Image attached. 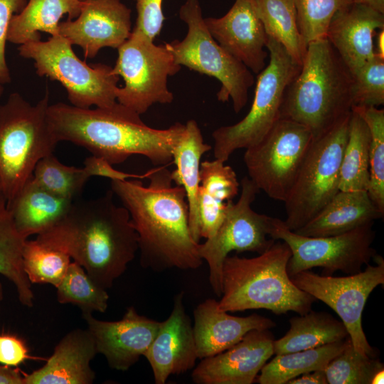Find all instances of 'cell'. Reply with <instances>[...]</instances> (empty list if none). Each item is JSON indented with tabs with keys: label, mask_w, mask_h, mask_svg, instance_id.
Instances as JSON below:
<instances>
[{
	"label": "cell",
	"mask_w": 384,
	"mask_h": 384,
	"mask_svg": "<svg viewBox=\"0 0 384 384\" xmlns=\"http://www.w3.org/2000/svg\"><path fill=\"white\" fill-rule=\"evenodd\" d=\"M146 178V186L138 178L110 180L137 234L140 265L158 272L199 268L203 260L190 232L184 188L173 186L166 166L147 171Z\"/></svg>",
	"instance_id": "obj_1"
},
{
	"label": "cell",
	"mask_w": 384,
	"mask_h": 384,
	"mask_svg": "<svg viewBox=\"0 0 384 384\" xmlns=\"http://www.w3.org/2000/svg\"><path fill=\"white\" fill-rule=\"evenodd\" d=\"M36 239L68 254L105 289L124 274L139 249L129 212L115 203L111 190L74 201L63 218Z\"/></svg>",
	"instance_id": "obj_2"
},
{
	"label": "cell",
	"mask_w": 384,
	"mask_h": 384,
	"mask_svg": "<svg viewBox=\"0 0 384 384\" xmlns=\"http://www.w3.org/2000/svg\"><path fill=\"white\" fill-rule=\"evenodd\" d=\"M48 119L58 142L82 146L112 166L132 155L145 156L154 166L168 165L185 128L180 122L166 129L150 127L139 114L117 102L94 109L58 102L49 105Z\"/></svg>",
	"instance_id": "obj_3"
},
{
	"label": "cell",
	"mask_w": 384,
	"mask_h": 384,
	"mask_svg": "<svg viewBox=\"0 0 384 384\" xmlns=\"http://www.w3.org/2000/svg\"><path fill=\"white\" fill-rule=\"evenodd\" d=\"M352 75L327 38L307 45L300 70L288 86L281 117L323 135L351 112Z\"/></svg>",
	"instance_id": "obj_4"
},
{
	"label": "cell",
	"mask_w": 384,
	"mask_h": 384,
	"mask_svg": "<svg viewBox=\"0 0 384 384\" xmlns=\"http://www.w3.org/2000/svg\"><path fill=\"white\" fill-rule=\"evenodd\" d=\"M277 240L255 257H226L218 302L221 310L265 309L277 315L288 311L302 315L311 310L316 299L292 282L287 270L290 248L284 241Z\"/></svg>",
	"instance_id": "obj_5"
},
{
	"label": "cell",
	"mask_w": 384,
	"mask_h": 384,
	"mask_svg": "<svg viewBox=\"0 0 384 384\" xmlns=\"http://www.w3.org/2000/svg\"><path fill=\"white\" fill-rule=\"evenodd\" d=\"M49 105L48 90L34 105L18 92L0 105V192L7 203L58 144L48 119Z\"/></svg>",
	"instance_id": "obj_6"
},
{
	"label": "cell",
	"mask_w": 384,
	"mask_h": 384,
	"mask_svg": "<svg viewBox=\"0 0 384 384\" xmlns=\"http://www.w3.org/2000/svg\"><path fill=\"white\" fill-rule=\"evenodd\" d=\"M270 60L257 75L254 99L240 122L223 126L212 133L215 159L226 162L236 150L258 143L281 118L286 90L298 74L296 63L282 44L267 37Z\"/></svg>",
	"instance_id": "obj_7"
},
{
	"label": "cell",
	"mask_w": 384,
	"mask_h": 384,
	"mask_svg": "<svg viewBox=\"0 0 384 384\" xmlns=\"http://www.w3.org/2000/svg\"><path fill=\"white\" fill-rule=\"evenodd\" d=\"M70 42L61 35L47 41H33L20 45L18 54L33 61L39 77H47L62 84L70 105L80 108L105 107L117 102L119 77L112 67L89 65L75 53Z\"/></svg>",
	"instance_id": "obj_8"
},
{
	"label": "cell",
	"mask_w": 384,
	"mask_h": 384,
	"mask_svg": "<svg viewBox=\"0 0 384 384\" xmlns=\"http://www.w3.org/2000/svg\"><path fill=\"white\" fill-rule=\"evenodd\" d=\"M179 17L188 26L185 38L164 43L175 62L191 70L216 78L220 83L218 101L231 99L235 113L246 105L255 82L252 72L213 38L202 15L199 0H186Z\"/></svg>",
	"instance_id": "obj_9"
},
{
	"label": "cell",
	"mask_w": 384,
	"mask_h": 384,
	"mask_svg": "<svg viewBox=\"0 0 384 384\" xmlns=\"http://www.w3.org/2000/svg\"><path fill=\"white\" fill-rule=\"evenodd\" d=\"M350 115L314 139L292 188L284 202V225L295 231L312 219L339 190L340 170Z\"/></svg>",
	"instance_id": "obj_10"
},
{
	"label": "cell",
	"mask_w": 384,
	"mask_h": 384,
	"mask_svg": "<svg viewBox=\"0 0 384 384\" xmlns=\"http://www.w3.org/2000/svg\"><path fill=\"white\" fill-rule=\"evenodd\" d=\"M118 56L112 72L122 77L124 85L118 87L117 102L140 115L154 104H169L174 95L168 78L181 68L165 44L156 45L139 30L134 28L117 48Z\"/></svg>",
	"instance_id": "obj_11"
},
{
	"label": "cell",
	"mask_w": 384,
	"mask_h": 384,
	"mask_svg": "<svg viewBox=\"0 0 384 384\" xmlns=\"http://www.w3.org/2000/svg\"><path fill=\"white\" fill-rule=\"evenodd\" d=\"M373 225L369 223L337 235L308 237L290 230L282 220L272 218L269 235L289 247V277L314 267H321L325 275L336 271L353 274L361 272L377 254L372 247L375 237Z\"/></svg>",
	"instance_id": "obj_12"
},
{
	"label": "cell",
	"mask_w": 384,
	"mask_h": 384,
	"mask_svg": "<svg viewBox=\"0 0 384 384\" xmlns=\"http://www.w3.org/2000/svg\"><path fill=\"white\" fill-rule=\"evenodd\" d=\"M314 140L310 130L281 117L243 156L248 177L270 198L284 202Z\"/></svg>",
	"instance_id": "obj_13"
},
{
	"label": "cell",
	"mask_w": 384,
	"mask_h": 384,
	"mask_svg": "<svg viewBox=\"0 0 384 384\" xmlns=\"http://www.w3.org/2000/svg\"><path fill=\"white\" fill-rule=\"evenodd\" d=\"M240 183L239 199L236 203L232 201L228 203L216 233L198 245L201 258L208 265L209 282L218 297L222 295L223 265L230 252L260 254L275 242L269 235L272 217L258 213L252 208L259 189L247 176L243 177Z\"/></svg>",
	"instance_id": "obj_14"
},
{
	"label": "cell",
	"mask_w": 384,
	"mask_h": 384,
	"mask_svg": "<svg viewBox=\"0 0 384 384\" xmlns=\"http://www.w3.org/2000/svg\"><path fill=\"white\" fill-rule=\"evenodd\" d=\"M375 265L365 270L345 277L319 275L309 270L290 277L300 289L331 308L344 324L354 348L362 354L375 358L362 326V314L370 293L384 284V260L376 254Z\"/></svg>",
	"instance_id": "obj_15"
},
{
	"label": "cell",
	"mask_w": 384,
	"mask_h": 384,
	"mask_svg": "<svg viewBox=\"0 0 384 384\" xmlns=\"http://www.w3.org/2000/svg\"><path fill=\"white\" fill-rule=\"evenodd\" d=\"M131 26V9L120 0H83L77 18L60 22L59 33L92 58L103 48L117 49Z\"/></svg>",
	"instance_id": "obj_16"
},
{
	"label": "cell",
	"mask_w": 384,
	"mask_h": 384,
	"mask_svg": "<svg viewBox=\"0 0 384 384\" xmlns=\"http://www.w3.org/2000/svg\"><path fill=\"white\" fill-rule=\"evenodd\" d=\"M87 329L109 366L125 371L147 351L161 325L160 321L140 315L129 306L122 318L108 321L97 319L92 314H82Z\"/></svg>",
	"instance_id": "obj_17"
},
{
	"label": "cell",
	"mask_w": 384,
	"mask_h": 384,
	"mask_svg": "<svg viewBox=\"0 0 384 384\" xmlns=\"http://www.w3.org/2000/svg\"><path fill=\"white\" fill-rule=\"evenodd\" d=\"M274 341L269 329L252 330L230 348L201 359L192 380L196 384H252L274 355Z\"/></svg>",
	"instance_id": "obj_18"
},
{
	"label": "cell",
	"mask_w": 384,
	"mask_h": 384,
	"mask_svg": "<svg viewBox=\"0 0 384 384\" xmlns=\"http://www.w3.org/2000/svg\"><path fill=\"white\" fill-rule=\"evenodd\" d=\"M184 292L174 299L169 316L161 322L159 331L144 356L148 361L156 384L166 383L171 375L192 369L198 359L193 326L183 306Z\"/></svg>",
	"instance_id": "obj_19"
},
{
	"label": "cell",
	"mask_w": 384,
	"mask_h": 384,
	"mask_svg": "<svg viewBox=\"0 0 384 384\" xmlns=\"http://www.w3.org/2000/svg\"><path fill=\"white\" fill-rule=\"evenodd\" d=\"M213 38L225 50L258 74L266 66L267 36L251 0H235L220 18H205Z\"/></svg>",
	"instance_id": "obj_20"
},
{
	"label": "cell",
	"mask_w": 384,
	"mask_h": 384,
	"mask_svg": "<svg viewBox=\"0 0 384 384\" xmlns=\"http://www.w3.org/2000/svg\"><path fill=\"white\" fill-rule=\"evenodd\" d=\"M383 28L384 14L352 1L336 13L326 38L353 74L375 55L374 36Z\"/></svg>",
	"instance_id": "obj_21"
},
{
	"label": "cell",
	"mask_w": 384,
	"mask_h": 384,
	"mask_svg": "<svg viewBox=\"0 0 384 384\" xmlns=\"http://www.w3.org/2000/svg\"><path fill=\"white\" fill-rule=\"evenodd\" d=\"M193 316V329L199 359L230 348L252 330H270L276 326L270 319L257 314L244 317L230 315L221 310L214 299L199 304Z\"/></svg>",
	"instance_id": "obj_22"
},
{
	"label": "cell",
	"mask_w": 384,
	"mask_h": 384,
	"mask_svg": "<svg viewBox=\"0 0 384 384\" xmlns=\"http://www.w3.org/2000/svg\"><path fill=\"white\" fill-rule=\"evenodd\" d=\"M97 354L88 329L66 334L40 368L24 375V384H92L95 373L90 363Z\"/></svg>",
	"instance_id": "obj_23"
},
{
	"label": "cell",
	"mask_w": 384,
	"mask_h": 384,
	"mask_svg": "<svg viewBox=\"0 0 384 384\" xmlns=\"http://www.w3.org/2000/svg\"><path fill=\"white\" fill-rule=\"evenodd\" d=\"M367 191H339L308 223L294 232L308 237L346 233L383 217Z\"/></svg>",
	"instance_id": "obj_24"
},
{
	"label": "cell",
	"mask_w": 384,
	"mask_h": 384,
	"mask_svg": "<svg viewBox=\"0 0 384 384\" xmlns=\"http://www.w3.org/2000/svg\"><path fill=\"white\" fill-rule=\"evenodd\" d=\"M215 159L201 163L198 193L200 238L213 237L222 223L228 203L238 194L240 183L233 169Z\"/></svg>",
	"instance_id": "obj_25"
},
{
	"label": "cell",
	"mask_w": 384,
	"mask_h": 384,
	"mask_svg": "<svg viewBox=\"0 0 384 384\" xmlns=\"http://www.w3.org/2000/svg\"><path fill=\"white\" fill-rule=\"evenodd\" d=\"M212 146L204 142L201 129L194 119L185 124L184 131L173 150L176 169L171 171L173 182L182 186L188 206V224L193 240L199 243L198 193L202 156Z\"/></svg>",
	"instance_id": "obj_26"
},
{
	"label": "cell",
	"mask_w": 384,
	"mask_h": 384,
	"mask_svg": "<svg viewBox=\"0 0 384 384\" xmlns=\"http://www.w3.org/2000/svg\"><path fill=\"white\" fill-rule=\"evenodd\" d=\"M73 202L44 189L31 177L7 205L18 230L28 239L56 224Z\"/></svg>",
	"instance_id": "obj_27"
},
{
	"label": "cell",
	"mask_w": 384,
	"mask_h": 384,
	"mask_svg": "<svg viewBox=\"0 0 384 384\" xmlns=\"http://www.w3.org/2000/svg\"><path fill=\"white\" fill-rule=\"evenodd\" d=\"M82 5V0H28L23 9L12 16L7 41L20 46L41 40L40 32L58 36L62 17L67 14L68 20L75 19Z\"/></svg>",
	"instance_id": "obj_28"
},
{
	"label": "cell",
	"mask_w": 384,
	"mask_h": 384,
	"mask_svg": "<svg viewBox=\"0 0 384 384\" xmlns=\"http://www.w3.org/2000/svg\"><path fill=\"white\" fill-rule=\"evenodd\" d=\"M289 329L273 343L274 354L316 348L348 336L342 321L324 311H309L289 319Z\"/></svg>",
	"instance_id": "obj_29"
},
{
	"label": "cell",
	"mask_w": 384,
	"mask_h": 384,
	"mask_svg": "<svg viewBox=\"0 0 384 384\" xmlns=\"http://www.w3.org/2000/svg\"><path fill=\"white\" fill-rule=\"evenodd\" d=\"M26 240L18 230L7 201L0 192V274L14 285L20 303L32 307L34 299L32 284L23 270L22 260Z\"/></svg>",
	"instance_id": "obj_30"
},
{
	"label": "cell",
	"mask_w": 384,
	"mask_h": 384,
	"mask_svg": "<svg viewBox=\"0 0 384 384\" xmlns=\"http://www.w3.org/2000/svg\"><path fill=\"white\" fill-rule=\"evenodd\" d=\"M348 337L314 348L277 354L265 364L256 381L260 384H287L304 373L324 370L329 362L345 347Z\"/></svg>",
	"instance_id": "obj_31"
},
{
	"label": "cell",
	"mask_w": 384,
	"mask_h": 384,
	"mask_svg": "<svg viewBox=\"0 0 384 384\" xmlns=\"http://www.w3.org/2000/svg\"><path fill=\"white\" fill-rule=\"evenodd\" d=\"M267 37L283 46L302 65L307 45L299 31L293 0H251Z\"/></svg>",
	"instance_id": "obj_32"
},
{
	"label": "cell",
	"mask_w": 384,
	"mask_h": 384,
	"mask_svg": "<svg viewBox=\"0 0 384 384\" xmlns=\"http://www.w3.org/2000/svg\"><path fill=\"white\" fill-rule=\"evenodd\" d=\"M370 136L366 122L351 110L340 170V191H367Z\"/></svg>",
	"instance_id": "obj_33"
},
{
	"label": "cell",
	"mask_w": 384,
	"mask_h": 384,
	"mask_svg": "<svg viewBox=\"0 0 384 384\" xmlns=\"http://www.w3.org/2000/svg\"><path fill=\"white\" fill-rule=\"evenodd\" d=\"M57 289V300L60 304L77 306L82 312L104 313L108 306L107 289L98 286L82 267L71 261Z\"/></svg>",
	"instance_id": "obj_34"
},
{
	"label": "cell",
	"mask_w": 384,
	"mask_h": 384,
	"mask_svg": "<svg viewBox=\"0 0 384 384\" xmlns=\"http://www.w3.org/2000/svg\"><path fill=\"white\" fill-rule=\"evenodd\" d=\"M366 122L370 136L368 194L384 214V110L373 106H353Z\"/></svg>",
	"instance_id": "obj_35"
},
{
	"label": "cell",
	"mask_w": 384,
	"mask_h": 384,
	"mask_svg": "<svg viewBox=\"0 0 384 384\" xmlns=\"http://www.w3.org/2000/svg\"><path fill=\"white\" fill-rule=\"evenodd\" d=\"M23 270L31 284H48L56 287L71 262L65 252L35 240H26L22 250Z\"/></svg>",
	"instance_id": "obj_36"
},
{
	"label": "cell",
	"mask_w": 384,
	"mask_h": 384,
	"mask_svg": "<svg viewBox=\"0 0 384 384\" xmlns=\"http://www.w3.org/2000/svg\"><path fill=\"white\" fill-rule=\"evenodd\" d=\"M32 177L48 191L73 201L81 195L90 178L83 167L66 166L53 154L43 157L37 163Z\"/></svg>",
	"instance_id": "obj_37"
},
{
	"label": "cell",
	"mask_w": 384,
	"mask_h": 384,
	"mask_svg": "<svg viewBox=\"0 0 384 384\" xmlns=\"http://www.w3.org/2000/svg\"><path fill=\"white\" fill-rule=\"evenodd\" d=\"M383 364L375 358L357 351L348 338L343 350L324 368L329 384H370L373 375Z\"/></svg>",
	"instance_id": "obj_38"
},
{
	"label": "cell",
	"mask_w": 384,
	"mask_h": 384,
	"mask_svg": "<svg viewBox=\"0 0 384 384\" xmlns=\"http://www.w3.org/2000/svg\"><path fill=\"white\" fill-rule=\"evenodd\" d=\"M299 33L308 45L326 38L329 24L341 8L353 0H293Z\"/></svg>",
	"instance_id": "obj_39"
},
{
	"label": "cell",
	"mask_w": 384,
	"mask_h": 384,
	"mask_svg": "<svg viewBox=\"0 0 384 384\" xmlns=\"http://www.w3.org/2000/svg\"><path fill=\"white\" fill-rule=\"evenodd\" d=\"M351 75L353 107L384 104V59L375 55Z\"/></svg>",
	"instance_id": "obj_40"
},
{
	"label": "cell",
	"mask_w": 384,
	"mask_h": 384,
	"mask_svg": "<svg viewBox=\"0 0 384 384\" xmlns=\"http://www.w3.org/2000/svg\"><path fill=\"white\" fill-rule=\"evenodd\" d=\"M137 18L134 28L139 30L151 40L159 35L165 20L163 0H135Z\"/></svg>",
	"instance_id": "obj_41"
},
{
	"label": "cell",
	"mask_w": 384,
	"mask_h": 384,
	"mask_svg": "<svg viewBox=\"0 0 384 384\" xmlns=\"http://www.w3.org/2000/svg\"><path fill=\"white\" fill-rule=\"evenodd\" d=\"M27 0H0V85L11 82L10 70L6 60V43L9 23L12 16L19 13Z\"/></svg>",
	"instance_id": "obj_42"
},
{
	"label": "cell",
	"mask_w": 384,
	"mask_h": 384,
	"mask_svg": "<svg viewBox=\"0 0 384 384\" xmlns=\"http://www.w3.org/2000/svg\"><path fill=\"white\" fill-rule=\"evenodd\" d=\"M31 358L22 338L16 335L0 334V364L16 368Z\"/></svg>",
	"instance_id": "obj_43"
},
{
	"label": "cell",
	"mask_w": 384,
	"mask_h": 384,
	"mask_svg": "<svg viewBox=\"0 0 384 384\" xmlns=\"http://www.w3.org/2000/svg\"><path fill=\"white\" fill-rule=\"evenodd\" d=\"M83 169L90 178L101 176L120 181L146 178V174L140 175L118 171L105 159L92 155L85 160Z\"/></svg>",
	"instance_id": "obj_44"
},
{
	"label": "cell",
	"mask_w": 384,
	"mask_h": 384,
	"mask_svg": "<svg viewBox=\"0 0 384 384\" xmlns=\"http://www.w3.org/2000/svg\"><path fill=\"white\" fill-rule=\"evenodd\" d=\"M324 370H316L304 373L290 380L287 384H327Z\"/></svg>",
	"instance_id": "obj_45"
},
{
	"label": "cell",
	"mask_w": 384,
	"mask_h": 384,
	"mask_svg": "<svg viewBox=\"0 0 384 384\" xmlns=\"http://www.w3.org/2000/svg\"><path fill=\"white\" fill-rule=\"evenodd\" d=\"M0 384H24V375L16 367L0 364Z\"/></svg>",
	"instance_id": "obj_46"
},
{
	"label": "cell",
	"mask_w": 384,
	"mask_h": 384,
	"mask_svg": "<svg viewBox=\"0 0 384 384\" xmlns=\"http://www.w3.org/2000/svg\"><path fill=\"white\" fill-rule=\"evenodd\" d=\"M373 39V49L375 54L380 58L384 59V28L376 32Z\"/></svg>",
	"instance_id": "obj_47"
},
{
	"label": "cell",
	"mask_w": 384,
	"mask_h": 384,
	"mask_svg": "<svg viewBox=\"0 0 384 384\" xmlns=\"http://www.w3.org/2000/svg\"><path fill=\"white\" fill-rule=\"evenodd\" d=\"M353 1L365 4L384 14V0H353Z\"/></svg>",
	"instance_id": "obj_48"
},
{
	"label": "cell",
	"mask_w": 384,
	"mask_h": 384,
	"mask_svg": "<svg viewBox=\"0 0 384 384\" xmlns=\"http://www.w3.org/2000/svg\"><path fill=\"white\" fill-rule=\"evenodd\" d=\"M384 368L378 370L373 376L370 384H380L384 382Z\"/></svg>",
	"instance_id": "obj_49"
},
{
	"label": "cell",
	"mask_w": 384,
	"mask_h": 384,
	"mask_svg": "<svg viewBox=\"0 0 384 384\" xmlns=\"http://www.w3.org/2000/svg\"><path fill=\"white\" fill-rule=\"evenodd\" d=\"M3 298H4V289H3L2 284L0 282V310H1V303L3 300Z\"/></svg>",
	"instance_id": "obj_50"
},
{
	"label": "cell",
	"mask_w": 384,
	"mask_h": 384,
	"mask_svg": "<svg viewBox=\"0 0 384 384\" xmlns=\"http://www.w3.org/2000/svg\"><path fill=\"white\" fill-rule=\"evenodd\" d=\"M4 91V85H0V98L3 95Z\"/></svg>",
	"instance_id": "obj_51"
},
{
	"label": "cell",
	"mask_w": 384,
	"mask_h": 384,
	"mask_svg": "<svg viewBox=\"0 0 384 384\" xmlns=\"http://www.w3.org/2000/svg\"><path fill=\"white\" fill-rule=\"evenodd\" d=\"M82 1H83V0H82Z\"/></svg>",
	"instance_id": "obj_52"
}]
</instances>
